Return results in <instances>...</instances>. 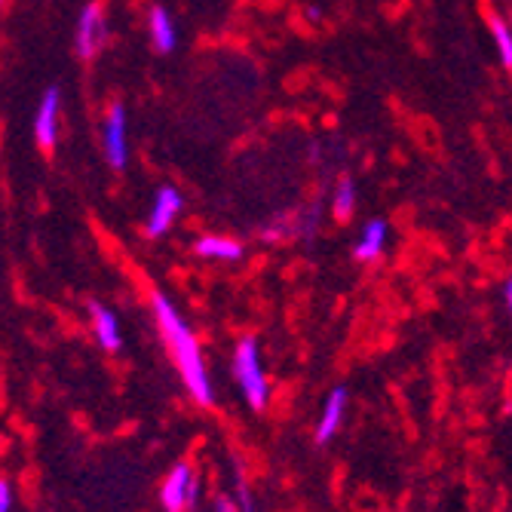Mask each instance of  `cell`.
Segmentation results:
<instances>
[{"mask_svg":"<svg viewBox=\"0 0 512 512\" xmlns=\"http://www.w3.org/2000/svg\"><path fill=\"white\" fill-rule=\"evenodd\" d=\"M151 307H154V319H157L160 338H163L166 350L172 353V362L178 368L184 390L191 393L194 402L212 405L215 402V390H212L209 368H206L203 350L197 344V335L191 332V325L184 322V316L175 310V304L163 292H154Z\"/></svg>","mask_w":512,"mask_h":512,"instance_id":"1","label":"cell"},{"mask_svg":"<svg viewBox=\"0 0 512 512\" xmlns=\"http://www.w3.org/2000/svg\"><path fill=\"white\" fill-rule=\"evenodd\" d=\"M230 368H234V381H237L240 393L246 396L249 408L264 411L267 402H270V381L264 375V365H261V353H258V341L255 338H243L234 347Z\"/></svg>","mask_w":512,"mask_h":512,"instance_id":"2","label":"cell"},{"mask_svg":"<svg viewBox=\"0 0 512 512\" xmlns=\"http://www.w3.org/2000/svg\"><path fill=\"white\" fill-rule=\"evenodd\" d=\"M197 476L191 470V463H175L172 473L160 485V503L166 512H184L197 506Z\"/></svg>","mask_w":512,"mask_h":512,"instance_id":"3","label":"cell"},{"mask_svg":"<svg viewBox=\"0 0 512 512\" xmlns=\"http://www.w3.org/2000/svg\"><path fill=\"white\" fill-rule=\"evenodd\" d=\"M105 37H108V28H105V13H102V7H99V4L83 7V13H80V19H77V34H74L77 56H80V59L99 56Z\"/></svg>","mask_w":512,"mask_h":512,"instance_id":"4","label":"cell"},{"mask_svg":"<svg viewBox=\"0 0 512 512\" xmlns=\"http://www.w3.org/2000/svg\"><path fill=\"white\" fill-rule=\"evenodd\" d=\"M105 157L114 172H123L129 163V142H126V108L117 102L105 120Z\"/></svg>","mask_w":512,"mask_h":512,"instance_id":"5","label":"cell"},{"mask_svg":"<svg viewBox=\"0 0 512 512\" xmlns=\"http://www.w3.org/2000/svg\"><path fill=\"white\" fill-rule=\"evenodd\" d=\"M34 138L43 151H53L59 142V86H50L43 92L34 117Z\"/></svg>","mask_w":512,"mask_h":512,"instance_id":"6","label":"cell"},{"mask_svg":"<svg viewBox=\"0 0 512 512\" xmlns=\"http://www.w3.org/2000/svg\"><path fill=\"white\" fill-rule=\"evenodd\" d=\"M181 206H184V200H181V194H178L175 188H169V184H166V188H160L157 197H154L151 215H148V221H145V234H148L151 240L169 234V227L175 224Z\"/></svg>","mask_w":512,"mask_h":512,"instance_id":"7","label":"cell"},{"mask_svg":"<svg viewBox=\"0 0 512 512\" xmlns=\"http://www.w3.org/2000/svg\"><path fill=\"white\" fill-rule=\"evenodd\" d=\"M347 402H350V396H347L344 387H335V390L329 393V399H325L322 417H319V424H316V442H319V445H329V442L338 436V430L344 427Z\"/></svg>","mask_w":512,"mask_h":512,"instance_id":"8","label":"cell"},{"mask_svg":"<svg viewBox=\"0 0 512 512\" xmlns=\"http://www.w3.org/2000/svg\"><path fill=\"white\" fill-rule=\"evenodd\" d=\"M89 316H92V332H96L99 344L108 350V353H117L123 347V335H120V322H117V313L108 310L105 304L92 301L89 304Z\"/></svg>","mask_w":512,"mask_h":512,"instance_id":"9","label":"cell"},{"mask_svg":"<svg viewBox=\"0 0 512 512\" xmlns=\"http://www.w3.org/2000/svg\"><path fill=\"white\" fill-rule=\"evenodd\" d=\"M387 237H390L387 221H384V218H371V221L362 227V237H359V243H356V249H353V258H356V261H375V258L384 252Z\"/></svg>","mask_w":512,"mask_h":512,"instance_id":"10","label":"cell"},{"mask_svg":"<svg viewBox=\"0 0 512 512\" xmlns=\"http://www.w3.org/2000/svg\"><path fill=\"white\" fill-rule=\"evenodd\" d=\"M151 40L157 46V53H172L175 50L178 31H175V22H172L166 7H154L151 10Z\"/></svg>","mask_w":512,"mask_h":512,"instance_id":"11","label":"cell"},{"mask_svg":"<svg viewBox=\"0 0 512 512\" xmlns=\"http://www.w3.org/2000/svg\"><path fill=\"white\" fill-rule=\"evenodd\" d=\"M197 255L209 258V261H240L243 246L237 240H227V237H203L197 243Z\"/></svg>","mask_w":512,"mask_h":512,"instance_id":"12","label":"cell"},{"mask_svg":"<svg viewBox=\"0 0 512 512\" xmlns=\"http://www.w3.org/2000/svg\"><path fill=\"white\" fill-rule=\"evenodd\" d=\"M353 206H356V181L350 175H344L335 188V200H332V209H335V218L338 221H347L353 215Z\"/></svg>","mask_w":512,"mask_h":512,"instance_id":"13","label":"cell"},{"mask_svg":"<svg viewBox=\"0 0 512 512\" xmlns=\"http://www.w3.org/2000/svg\"><path fill=\"white\" fill-rule=\"evenodd\" d=\"M488 25H491L494 43H497V50H500V62L506 68H512V25L506 19H500V16H491Z\"/></svg>","mask_w":512,"mask_h":512,"instance_id":"14","label":"cell"},{"mask_svg":"<svg viewBox=\"0 0 512 512\" xmlns=\"http://www.w3.org/2000/svg\"><path fill=\"white\" fill-rule=\"evenodd\" d=\"M234 482H237V503H240V512H255V500H252V491L246 485V476H243V467L240 460H234Z\"/></svg>","mask_w":512,"mask_h":512,"instance_id":"15","label":"cell"},{"mask_svg":"<svg viewBox=\"0 0 512 512\" xmlns=\"http://www.w3.org/2000/svg\"><path fill=\"white\" fill-rule=\"evenodd\" d=\"M0 512H13V485H10V479L0 482Z\"/></svg>","mask_w":512,"mask_h":512,"instance_id":"16","label":"cell"},{"mask_svg":"<svg viewBox=\"0 0 512 512\" xmlns=\"http://www.w3.org/2000/svg\"><path fill=\"white\" fill-rule=\"evenodd\" d=\"M212 506H215V512H240V503H234V500L224 497V494H218Z\"/></svg>","mask_w":512,"mask_h":512,"instance_id":"17","label":"cell"},{"mask_svg":"<svg viewBox=\"0 0 512 512\" xmlns=\"http://www.w3.org/2000/svg\"><path fill=\"white\" fill-rule=\"evenodd\" d=\"M503 298H506V310L512 313V276L506 279V286H503Z\"/></svg>","mask_w":512,"mask_h":512,"instance_id":"18","label":"cell"},{"mask_svg":"<svg viewBox=\"0 0 512 512\" xmlns=\"http://www.w3.org/2000/svg\"><path fill=\"white\" fill-rule=\"evenodd\" d=\"M509 25H512V19H509Z\"/></svg>","mask_w":512,"mask_h":512,"instance_id":"19","label":"cell"}]
</instances>
